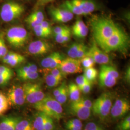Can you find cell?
<instances>
[{
	"label": "cell",
	"mask_w": 130,
	"mask_h": 130,
	"mask_svg": "<svg viewBox=\"0 0 130 130\" xmlns=\"http://www.w3.org/2000/svg\"><path fill=\"white\" fill-rule=\"evenodd\" d=\"M91 21L93 37L97 44L109 38L120 28L111 19L107 17H93Z\"/></svg>",
	"instance_id": "cell-1"
},
{
	"label": "cell",
	"mask_w": 130,
	"mask_h": 130,
	"mask_svg": "<svg viewBox=\"0 0 130 130\" xmlns=\"http://www.w3.org/2000/svg\"><path fill=\"white\" fill-rule=\"evenodd\" d=\"M129 42L128 35L120 27L112 36L98 45L107 53L116 51L125 53L128 49Z\"/></svg>",
	"instance_id": "cell-2"
},
{
	"label": "cell",
	"mask_w": 130,
	"mask_h": 130,
	"mask_svg": "<svg viewBox=\"0 0 130 130\" xmlns=\"http://www.w3.org/2000/svg\"><path fill=\"white\" fill-rule=\"evenodd\" d=\"M77 15H87L99 8L95 0H66L60 6Z\"/></svg>",
	"instance_id": "cell-3"
},
{
	"label": "cell",
	"mask_w": 130,
	"mask_h": 130,
	"mask_svg": "<svg viewBox=\"0 0 130 130\" xmlns=\"http://www.w3.org/2000/svg\"><path fill=\"white\" fill-rule=\"evenodd\" d=\"M34 107L53 119L59 120L63 117L62 105L50 96H45L41 101L34 104Z\"/></svg>",
	"instance_id": "cell-4"
},
{
	"label": "cell",
	"mask_w": 130,
	"mask_h": 130,
	"mask_svg": "<svg viewBox=\"0 0 130 130\" xmlns=\"http://www.w3.org/2000/svg\"><path fill=\"white\" fill-rule=\"evenodd\" d=\"M113 103V95L111 93H102L93 102L92 112L93 115L101 120H104L110 115Z\"/></svg>",
	"instance_id": "cell-5"
},
{
	"label": "cell",
	"mask_w": 130,
	"mask_h": 130,
	"mask_svg": "<svg viewBox=\"0 0 130 130\" xmlns=\"http://www.w3.org/2000/svg\"><path fill=\"white\" fill-rule=\"evenodd\" d=\"M23 5L14 1H9L4 4L0 10V18L5 22H10L19 19L23 14Z\"/></svg>",
	"instance_id": "cell-6"
},
{
	"label": "cell",
	"mask_w": 130,
	"mask_h": 130,
	"mask_svg": "<svg viewBox=\"0 0 130 130\" xmlns=\"http://www.w3.org/2000/svg\"><path fill=\"white\" fill-rule=\"evenodd\" d=\"M119 76L115 67L111 65H101L98 74L100 86L107 88L113 87L116 84Z\"/></svg>",
	"instance_id": "cell-7"
},
{
	"label": "cell",
	"mask_w": 130,
	"mask_h": 130,
	"mask_svg": "<svg viewBox=\"0 0 130 130\" xmlns=\"http://www.w3.org/2000/svg\"><path fill=\"white\" fill-rule=\"evenodd\" d=\"M6 38L11 46L19 48L26 43L29 38V35L25 28L16 26L10 28L6 32Z\"/></svg>",
	"instance_id": "cell-8"
},
{
	"label": "cell",
	"mask_w": 130,
	"mask_h": 130,
	"mask_svg": "<svg viewBox=\"0 0 130 130\" xmlns=\"http://www.w3.org/2000/svg\"><path fill=\"white\" fill-rule=\"evenodd\" d=\"M22 87L26 101L30 104L34 105L45 96L40 84L28 82L24 84Z\"/></svg>",
	"instance_id": "cell-9"
},
{
	"label": "cell",
	"mask_w": 130,
	"mask_h": 130,
	"mask_svg": "<svg viewBox=\"0 0 130 130\" xmlns=\"http://www.w3.org/2000/svg\"><path fill=\"white\" fill-rule=\"evenodd\" d=\"M130 110L129 101L125 98H119L113 104L110 115L113 120L117 121L125 116Z\"/></svg>",
	"instance_id": "cell-10"
},
{
	"label": "cell",
	"mask_w": 130,
	"mask_h": 130,
	"mask_svg": "<svg viewBox=\"0 0 130 130\" xmlns=\"http://www.w3.org/2000/svg\"><path fill=\"white\" fill-rule=\"evenodd\" d=\"M86 56L91 57L95 63L99 65H108L111 62L110 56L98 46L94 40L91 47L88 48Z\"/></svg>",
	"instance_id": "cell-11"
},
{
	"label": "cell",
	"mask_w": 130,
	"mask_h": 130,
	"mask_svg": "<svg viewBox=\"0 0 130 130\" xmlns=\"http://www.w3.org/2000/svg\"><path fill=\"white\" fill-rule=\"evenodd\" d=\"M58 68L65 75L81 73L83 71L80 59L70 57L65 58L61 62Z\"/></svg>",
	"instance_id": "cell-12"
},
{
	"label": "cell",
	"mask_w": 130,
	"mask_h": 130,
	"mask_svg": "<svg viewBox=\"0 0 130 130\" xmlns=\"http://www.w3.org/2000/svg\"><path fill=\"white\" fill-rule=\"evenodd\" d=\"M49 14L53 20L56 23H65L73 19L74 14L64 8L51 6L49 8Z\"/></svg>",
	"instance_id": "cell-13"
},
{
	"label": "cell",
	"mask_w": 130,
	"mask_h": 130,
	"mask_svg": "<svg viewBox=\"0 0 130 130\" xmlns=\"http://www.w3.org/2000/svg\"><path fill=\"white\" fill-rule=\"evenodd\" d=\"M10 104L14 106H21L25 102L26 99L22 86L14 85L9 89L7 94Z\"/></svg>",
	"instance_id": "cell-14"
},
{
	"label": "cell",
	"mask_w": 130,
	"mask_h": 130,
	"mask_svg": "<svg viewBox=\"0 0 130 130\" xmlns=\"http://www.w3.org/2000/svg\"><path fill=\"white\" fill-rule=\"evenodd\" d=\"M52 49L51 44L48 42L37 40L31 42L28 47V53L33 56L44 55L51 51Z\"/></svg>",
	"instance_id": "cell-15"
},
{
	"label": "cell",
	"mask_w": 130,
	"mask_h": 130,
	"mask_svg": "<svg viewBox=\"0 0 130 130\" xmlns=\"http://www.w3.org/2000/svg\"><path fill=\"white\" fill-rule=\"evenodd\" d=\"M64 55L59 52H54L43 58L41 62L42 67L45 70L58 68L61 62L65 58Z\"/></svg>",
	"instance_id": "cell-16"
},
{
	"label": "cell",
	"mask_w": 130,
	"mask_h": 130,
	"mask_svg": "<svg viewBox=\"0 0 130 130\" xmlns=\"http://www.w3.org/2000/svg\"><path fill=\"white\" fill-rule=\"evenodd\" d=\"M68 111L75 116L77 117L80 120H86L92 115V109L86 107L76 105L70 103L68 107Z\"/></svg>",
	"instance_id": "cell-17"
},
{
	"label": "cell",
	"mask_w": 130,
	"mask_h": 130,
	"mask_svg": "<svg viewBox=\"0 0 130 130\" xmlns=\"http://www.w3.org/2000/svg\"><path fill=\"white\" fill-rule=\"evenodd\" d=\"M3 63L11 67H15L26 60L25 56L14 52H8L2 58Z\"/></svg>",
	"instance_id": "cell-18"
},
{
	"label": "cell",
	"mask_w": 130,
	"mask_h": 130,
	"mask_svg": "<svg viewBox=\"0 0 130 130\" xmlns=\"http://www.w3.org/2000/svg\"><path fill=\"white\" fill-rule=\"evenodd\" d=\"M71 31L75 37L79 39H83L88 35L89 29L84 21L79 19L77 20L73 24Z\"/></svg>",
	"instance_id": "cell-19"
},
{
	"label": "cell",
	"mask_w": 130,
	"mask_h": 130,
	"mask_svg": "<svg viewBox=\"0 0 130 130\" xmlns=\"http://www.w3.org/2000/svg\"><path fill=\"white\" fill-rule=\"evenodd\" d=\"M68 98L71 102L77 101L80 98V90L77 85L74 83H70L68 86Z\"/></svg>",
	"instance_id": "cell-20"
},
{
	"label": "cell",
	"mask_w": 130,
	"mask_h": 130,
	"mask_svg": "<svg viewBox=\"0 0 130 130\" xmlns=\"http://www.w3.org/2000/svg\"><path fill=\"white\" fill-rule=\"evenodd\" d=\"M46 116L44 113L39 112L36 115L32 124L34 130H44Z\"/></svg>",
	"instance_id": "cell-21"
},
{
	"label": "cell",
	"mask_w": 130,
	"mask_h": 130,
	"mask_svg": "<svg viewBox=\"0 0 130 130\" xmlns=\"http://www.w3.org/2000/svg\"><path fill=\"white\" fill-rule=\"evenodd\" d=\"M84 75L88 81L93 83L98 78V71L93 67L84 69Z\"/></svg>",
	"instance_id": "cell-22"
},
{
	"label": "cell",
	"mask_w": 130,
	"mask_h": 130,
	"mask_svg": "<svg viewBox=\"0 0 130 130\" xmlns=\"http://www.w3.org/2000/svg\"><path fill=\"white\" fill-rule=\"evenodd\" d=\"M34 72H38L37 66L31 63H29L27 65L22 66L21 68H19L17 70L18 77L27 73Z\"/></svg>",
	"instance_id": "cell-23"
},
{
	"label": "cell",
	"mask_w": 130,
	"mask_h": 130,
	"mask_svg": "<svg viewBox=\"0 0 130 130\" xmlns=\"http://www.w3.org/2000/svg\"><path fill=\"white\" fill-rule=\"evenodd\" d=\"M71 29L65 32L54 36L56 42L58 43L64 44L70 41L71 36Z\"/></svg>",
	"instance_id": "cell-24"
},
{
	"label": "cell",
	"mask_w": 130,
	"mask_h": 130,
	"mask_svg": "<svg viewBox=\"0 0 130 130\" xmlns=\"http://www.w3.org/2000/svg\"><path fill=\"white\" fill-rule=\"evenodd\" d=\"M44 80L47 85L50 88L57 86L61 82L50 73H47L45 74Z\"/></svg>",
	"instance_id": "cell-25"
},
{
	"label": "cell",
	"mask_w": 130,
	"mask_h": 130,
	"mask_svg": "<svg viewBox=\"0 0 130 130\" xmlns=\"http://www.w3.org/2000/svg\"><path fill=\"white\" fill-rule=\"evenodd\" d=\"M9 101L3 93H0V115L5 114L9 108Z\"/></svg>",
	"instance_id": "cell-26"
},
{
	"label": "cell",
	"mask_w": 130,
	"mask_h": 130,
	"mask_svg": "<svg viewBox=\"0 0 130 130\" xmlns=\"http://www.w3.org/2000/svg\"><path fill=\"white\" fill-rule=\"evenodd\" d=\"M80 44L81 43L74 42L70 45L67 52L68 55L69 57L77 58Z\"/></svg>",
	"instance_id": "cell-27"
},
{
	"label": "cell",
	"mask_w": 130,
	"mask_h": 130,
	"mask_svg": "<svg viewBox=\"0 0 130 130\" xmlns=\"http://www.w3.org/2000/svg\"><path fill=\"white\" fill-rule=\"evenodd\" d=\"M28 18L32 19L39 25L41 24L44 20V15L43 12L41 10H36L30 14Z\"/></svg>",
	"instance_id": "cell-28"
},
{
	"label": "cell",
	"mask_w": 130,
	"mask_h": 130,
	"mask_svg": "<svg viewBox=\"0 0 130 130\" xmlns=\"http://www.w3.org/2000/svg\"><path fill=\"white\" fill-rule=\"evenodd\" d=\"M34 130L32 124L28 120L19 121L15 128V130Z\"/></svg>",
	"instance_id": "cell-29"
},
{
	"label": "cell",
	"mask_w": 130,
	"mask_h": 130,
	"mask_svg": "<svg viewBox=\"0 0 130 130\" xmlns=\"http://www.w3.org/2000/svg\"><path fill=\"white\" fill-rule=\"evenodd\" d=\"M116 130H130V116L127 115L117 125Z\"/></svg>",
	"instance_id": "cell-30"
},
{
	"label": "cell",
	"mask_w": 130,
	"mask_h": 130,
	"mask_svg": "<svg viewBox=\"0 0 130 130\" xmlns=\"http://www.w3.org/2000/svg\"><path fill=\"white\" fill-rule=\"evenodd\" d=\"M71 103L76 105H79L84 107H86L92 109L93 102L92 101L89 99L87 98H80L78 99L77 101L74 102H71Z\"/></svg>",
	"instance_id": "cell-31"
},
{
	"label": "cell",
	"mask_w": 130,
	"mask_h": 130,
	"mask_svg": "<svg viewBox=\"0 0 130 130\" xmlns=\"http://www.w3.org/2000/svg\"><path fill=\"white\" fill-rule=\"evenodd\" d=\"M58 102L62 105L65 104L68 98V86L66 84L62 89L60 93L57 97L55 98Z\"/></svg>",
	"instance_id": "cell-32"
},
{
	"label": "cell",
	"mask_w": 130,
	"mask_h": 130,
	"mask_svg": "<svg viewBox=\"0 0 130 130\" xmlns=\"http://www.w3.org/2000/svg\"><path fill=\"white\" fill-rule=\"evenodd\" d=\"M39 77L38 72H29L18 77L19 79L23 81H30L36 79Z\"/></svg>",
	"instance_id": "cell-33"
},
{
	"label": "cell",
	"mask_w": 130,
	"mask_h": 130,
	"mask_svg": "<svg viewBox=\"0 0 130 130\" xmlns=\"http://www.w3.org/2000/svg\"><path fill=\"white\" fill-rule=\"evenodd\" d=\"M80 61L82 66L84 69L93 67L95 64L93 58L89 56H85L84 58L80 59Z\"/></svg>",
	"instance_id": "cell-34"
},
{
	"label": "cell",
	"mask_w": 130,
	"mask_h": 130,
	"mask_svg": "<svg viewBox=\"0 0 130 130\" xmlns=\"http://www.w3.org/2000/svg\"><path fill=\"white\" fill-rule=\"evenodd\" d=\"M35 34L38 37L41 38H47L49 37L50 36L46 33V32L43 29L41 25H38L37 26H35V27L32 28Z\"/></svg>",
	"instance_id": "cell-35"
},
{
	"label": "cell",
	"mask_w": 130,
	"mask_h": 130,
	"mask_svg": "<svg viewBox=\"0 0 130 130\" xmlns=\"http://www.w3.org/2000/svg\"><path fill=\"white\" fill-rule=\"evenodd\" d=\"M84 130H105L102 126L95 122H89L85 125Z\"/></svg>",
	"instance_id": "cell-36"
},
{
	"label": "cell",
	"mask_w": 130,
	"mask_h": 130,
	"mask_svg": "<svg viewBox=\"0 0 130 130\" xmlns=\"http://www.w3.org/2000/svg\"><path fill=\"white\" fill-rule=\"evenodd\" d=\"M54 128L55 124L54 119L51 117L46 115L44 123V130H54Z\"/></svg>",
	"instance_id": "cell-37"
},
{
	"label": "cell",
	"mask_w": 130,
	"mask_h": 130,
	"mask_svg": "<svg viewBox=\"0 0 130 130\" xmlns=\"http://www.w3.org/2000/svg\"><path fill=\"white\" fill-rule=\"evenodd\" d=\"M88 48L83 43H81L77 55V59H81L86 56Z\"/></svg>",
	"instance_id": "cell-38"
},
{
	"label": "cell",
	"mask_w": 130,
	"mask_h": 130,
	"mask_svg": "<svg viewBox=\"0 0 130 130\" xmlns=\"http://www.w3.org/2000/svg\"><path fill=\"white\" fill-rule=\"evenodd\" d=\"M65 125L71 126L80 128H82L83 126L82 121L79 119H72L70 120L66 123Z\"/></svg>",
	"instance_id": "cell-39"
},
{
	"label": "cell",
	"mask_w": 130,
	"mask_h": 130,
	"mask_svg": "<svg viewBox=\"0 0 130 130\" xmlns=\"http://www.w3.org/2000/svg\"><path fill=\"white\" fill-rule=\"evenodd\" d=\"M70 29V28L68 26H57L52 28V34H53L54 36H55L56 35H58L59 34L65 32Z\"/></svg>",
	"instance_id": "cell-40"
},
{
	"label": "cell",
	"mask_w": 130,
	"mask_h": 130,
	"mask_svg": "<svg viewBox=\"0 0 130 130\" xmlns=\"http://www.w3.org/2000/svg\"><path fill=\"white\" fill-rule=\"evenodd\" d=\"M49 73L55 76L57 79H59L61 81L64 78L65 75L61 71L59 68H55L53 69L49 70Z\"/></svg>",
	"instance_id": "cell-41"
},
{
	"label": "cell",
	"mask_w": 130,
	"mask_h": 130,
	"mask_svg": "<svg viewBox=\"0 0 130 130\" xmlns=\"http://www.w3.org/2000/svg\"><path fill=\"white\" fill-rule=\"evenodd\" d=\"M79 88L80 92L84 94H88L91 92L92 88V83L88 81Z\"/></svg>",
	"instance_id": "cell-42"
},
{
	"label": "cell",
	"mask_w": 130,
	"mask_h": 130,
	"mask_svg": "<svg viewBox=\"0 0 130 130\" xmlns=\"http://www.w3.org/2000/svg\"><path fill=\"white\" fill-rule=\"evenodd\" d=\"M0 50L1 52V59H2V58L7 54L8 51L5 40L1 35H0Z\"/></svg>",
	"instance_id": "cell-43"
},
{
	"label": "cell",
	"mask_w": 130,
	"mask_h": 130,
	"mask_svg": "<svg viewBox=\"0 0 130 130\" xmlns=\"http://www.w3.org/2000/svg\"><path fill=\"white\" fill-rule=\"evenodd\" d=\"M13 76V73L0 75V86L5 85L9 83Z\"/></svg>",
	"instance_id": "cell-44"
},
{
	"label": "cell",
	"mask_w": 130,
	"mask_h": 130,
	"mask_svg": "<svg viewBox=\"0 0 130 130\" xmlns=\"http://www.w3.org/2000/svg\"><path fill=\"white\" fill-rule=\"evenodd\" d=\"M41 26L43 29L47 33L49 36L52 34V28L50 23L46 20H43L41 23Z\"/></svg>",
	"instance_id": "cell-45"
},
{
	"label": "cell",
	"mask_w": 130,
	"mask_h": 130,
	"mask_svg": "<svg viewBox=\"0 0 130 130\" xmlns=\"http://www.w3.org/2000/svg\"><path fill=\"white\" fill-rule=\"evenodd\" d=\"M11 117L4 118L0 122V130H8Z\"/></svg>",
	"instance_id": "cell-46"
},
{
	"label": "cell",
	"mask_w": 130,
	"mask_h": 130,
	"mask_svg": "<svg viewBox=\"0 0 130 130\" xmlns=\"http://www.w3.org/2000/svg\"><path fill=\"white\" fill-rule=\"evenodd\" d=\"M19 121V118L16 117H11L8 130H15L17 124Z\"/></svg>",
	"instance_id": "cell-47"
},
{
	"label": "cell",
	"mask_w": 130,
	"mask_h": 130,
	"mask_svg": "<svg viewBox=\"0 0 130 130\" xmlns=\"http://www.w3.org/2000/svg\"><path fill=\"white\" fill-rule=\"evenodd\" d=\"M88 80L86 79V78L83 75H80L78 77H77L76 79V84L77 85V86L80 88L82 87L83 85L87 83Z\"/></svg>",
	"instance_id": "cell-48"
},
{
	"label": "cell",
	"mask_w": 130,
	"mask_h": 130,
	"mask_svg": "<svg viewBox=\"0 0 130 130\" xmlns=\"http://www.w3.org/2000/svg\"><path fill=\"white\" fill-rule=\"evenodd\" d=\"M13 73L12 70L6 66L0 65V75Z\"/></svg>",
	"instance_id": "cell-49"
},
{
	"label": "cell",
	"mask_w": 130,
	"mask_h": 130,
	"mask_svg": "<svg viewBox=\"0 0 130 130\" xmlns=\"http://www.w3.org/2000/svg\"><path fill=\"white\" fill-rule=\"evenodd\" d=\"M66 84V83L63 82L62 84H61L60 85H59L57 88H56L55 89V90H54V91H53V95L54 96V98L58 96V95L60 93L62 89H63Z\"/></svg>",
	"instance_id": "cell-50"
},
{
	"label": "cell",
	"mask_w": 130,
	"mask_h": 130,
	"mask_svg": "<svg viewBox=\"0 0 130 130\" xmlns=\"http://www.w3.org/2000/svg\"><path fill=\"white\" fill-rule=\"evenodd\" d=\"M124 79L128 83H130V67H128L127 69L126 70L125 76H124Z\"/></svg>",
	"instance_id": "cell-51"
},
{
	"label": "cell",
	"mask_w": 130,
	"mask_h": 130,
	"mask_svg": "<svg viewBox=\"0 0 130 130\" xmlns=\"http://www.w3.org/2000/svg\"><path fill=\"white\" fill-rule=\"evenodd\" d=\"M65 127L66 130H82V128H77L67 125H65Z\"/></svg>",
	"instance_id": "cell-52"
},
{
	"label": "cell",
	"mask_w": 130,
	"mask_h": 130,
	"mask_svg": "<svg viewBox=\"0 0 130 130\" xmlns=\"http://www.w3.org/2000/svg\"><path fill=\"white\" fill-rule=\"evenodd\" d=\"M46 0H37V3L35 5L36 7H40L44 5V3Z\"/></svg>",
	"instance_id": "cell-53"
},
{
	"label": "cell",
	"mask_w": 130,
	"mask_h": 130,
	"mask_svg": "<svg viewBox=\"0 0 130 130\" xmlns=\"http://www.w3.org/2000/svg\"><path fill=\"white\" fill-rule=\"evenodd\" d=\"M55 1V0H46L45 3H44V5L48 4H49V3H51V2H53V1Z\"/></svg>",
	"instance_id": "cell-54"
},
{
	"label": "cell",
	"mask_w": 130,
	"mask_h": 130,
	"mask_svg": "<svg viewBox=\"0 0 130 130\" xmlns=\"http://www.w3.org/2000/svg\"><path fill=\"white\" fill-rule=\"evenodd\" d=\"M0 59H1V50H0Z\"/></svg>",
	"instance_id": "cell-55"
}]
</instances>
